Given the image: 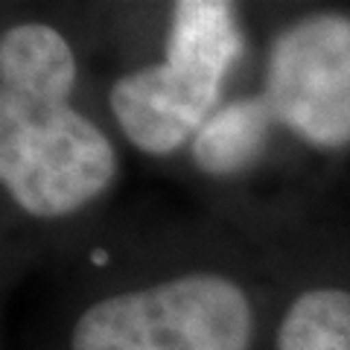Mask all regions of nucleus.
Returning <instances> with one entry per match:
<instances>
[{
	"instance_id": "obj_1",
	"label": "nucleus",
	"mask_w": 350,
	"mask_h": 350,
	"mask_svg": "<svg viewBox=\"0 0 350 350\" xmlns=\"http://www.w3.org/2000/svg\"><path fill=\"white\" fill-rule=\"evenodd\" d=\"M79 59L47 21L0 36V184L38 222L73 219L114 187L120 158L108 131L73 105Z\"/></svg>"
},
{
	"instance_id": "obj_2",
	"label": "nucleus",
	"mask_w": 350,
	"mask_h": 350,
	"mask_svg": "<svg viewBox=\"0 0 350 350\" xmlns=\"http://www.w3.org/2000/svg\"><path fill=\"white\" fill-rule=\"evenodd\" d=\"M245 50L239 12L225 0H178L158 62L117 76L108 114L131 146L152 158L190 149L222 105V91Z\"/></svg>"
},
{
	"instance_id": "obj_3",
	"label": "nucleus",
	"mask_w": 350,
	"mask_h": 350,
	"mask_svg": "<svg viewBox=\"0 0 350 350\" xmlns=\"http://www.w3.org/2000/svg\"><path fill=\"white\" fill-rule=\"evenodd\" d=\"M251 289L222 269H184L96 298L73 319L68 350H254Z\"/></svg>"
},
{
	"instance_id": "obj_4",
	"label": "nucleus",
	"mask_w": 350,
	"mask_h": 350,
	"mask_svg": "<svg viewBox=\"0 0 350 350\" xmlns=\"http://www.w3.org/2000/svg\"><path fill=\"white\" fill-rule=\"evenodd\" d=\"M260 94L278 129L315 152L350 149V12H304L271 36Z\"/></svg>"
},
{
	"instance_id": "obj_5",
	"label": "nucleus",
	"mask_w": 350,
	"mask_h": 350,
	"mask_svg": "<svg viewBox=\"0 0 350 350\" xmlns=\"http://www.w3.org/2000/svg\"><path fill=\"white\" fill-rule=\"evenodd\" d=\"M278 131L275 114L260 91L225 100L190 144L196 170L207 178H239L269 155Z\"/></svg>"
},
{
	"instance_id": "obj_6",
	"label": "nucleus",
	"mask_w": 350,
	"mask_h": 350,
	"mask_svg": "<svg viewBox=\"0 0 350 350\" xmlns=\"http://www.w3.org/2000/svg\"><path fill=\"white\" fill-rule=\"evenodd\" d=\"M275 350H350V283L315 280L283 306Z\"/></svg>"
}]
</instances>
